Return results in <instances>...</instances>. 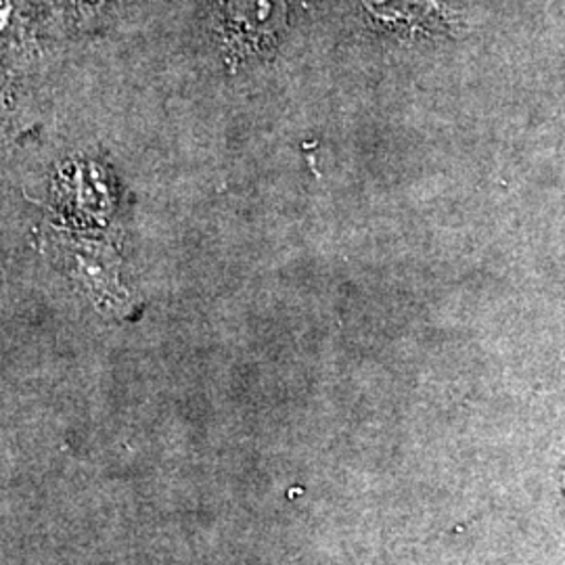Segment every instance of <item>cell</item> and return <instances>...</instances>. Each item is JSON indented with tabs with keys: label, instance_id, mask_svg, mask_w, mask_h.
Masks as SVG:
<instances>
[{
	"label": "cell",
	"instance_id": "obj_2",
	"mask_svg": "<svg viewBox=\"0 0 565 565\" xmlns=\"http://www.w3.org/2000/svg\"><path fill=\"white\" fill-rule=\"evenodd\" d=\"M371 11L387 20H425L436 13L434 0H364Z\"/></svg>",
	"mask_w": 565,
	"mask_h": 565
},
{
	"label": "cell",
	"instance_id": "obj_3",
	"mask_svg": "<svg viewBox=\"0 0 565 565\" xmlns=\"http://www.w3.org/2000/svg\"><path fill=\"white\" fill-rule=\"evenodd\" d=\"M9 13H11V0H0V28H4Z\"/></svg>",
	"mask_w": 565,
	"mask_h": 565
},
{
	"label": "cell",
	"instance_id": "obj_1",
	"mask_svg": "<svg viewBox=\"0 0 565 565\" xmlns=\"http://www.w3.org/2000/svg\"><path fill=\"white\" fill-rule=\"evenodd\" d=\"M231 18L247 36H270L282 20L281 0H231Z\"/></svg>",
	"mask_w": 565,
	"mask_h": 565
}]
</instances>
